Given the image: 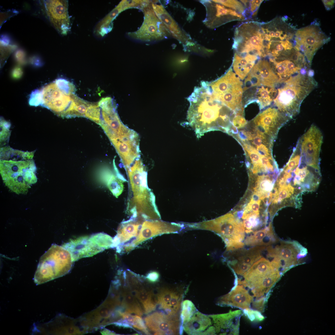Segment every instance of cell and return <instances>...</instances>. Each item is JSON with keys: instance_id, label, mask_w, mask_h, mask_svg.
<instances>
[{"instance_id": "1", "label": "cell", "mask_w": 335, "mask_h": 335, "mask_svg": "<svg viewBox=\"0 0 335 335\" xmlns=\"http://www.w3.org/2000/svg\"><path fill=\"white\" fill-rule=\"evenodd\" d=\"M201 84L194 88L188 98L190 105L187 119L189 125L198 139L215 130L228 133L235 113L231 114L232 110L213 97L207 82Z\"/></svg>"}, {"instance_id": "2", "label": "cell", "mask_w": 335, "mask_h": 335, "mask_svg": "<svg viewBox=\"0 0 335 335\" xmlns=\"http://www.w3.org/2000/svg\"><path fill=\"white\" fill-rule=\"evenodd\" d=\"M127 171L131 192L127 208L131 218L144 221L160 219L155 196L148 186L147 171L140 157Z\"/></svg>"}, {"instance_id": "3", "label": "cell", "mask_w": 335, "mask_h": 335, "mask_svg": "<svg viewBox=\"0 0 335 335\" xmlns=\"http://www.w3.org/2000/svg\"><path fill=\"white\" fill-rule=\"evenodd\" d=\"M74 84L59 78L43 87L31 97V105H40L62 117L74 116L78 97Z\"/></svg>"}, {"instance_id": "4", "label": "cell", "mask_w": 335, "mask_h": 335, "mask_svg": "<svg viewBox=\"0 0 335 335\" xmlns=\"http://www.w3.org/2000/svg\"><path fill=\"white\" fill-rule=\"evenodd\" d=\"M280 85L273 100L274 105L292 118L299 113L302 102L318 84L308 71L293 75Z\"/></svg>"}, {"instance_id": "5", "label": "cell", "mask_w": 335, "mask_h": 335, "mask_svg": "<svg viewBox=\"0 0 335 335\" xmlns=\"http://www.w3.org/2000/svg\"><path fill=\"white\" fill-rule=\"evenodd\" d=\"M2 149L7 156L1 158L7 159L1 160V174L5 183L9 181L8 187L12 184L11 188L14 184L16 186L17 183L24 184L27 187L35 182V167L32 159L33 153L9 148Z\"/></svg>"}, {"instance_id": "6", "label": "cell", "mask_w": 335, "mask_h": 335, "mask_svg": "<svg viewBox=\"0 0 335 335\" xmlns=\"http://www.w3.org/2000/svg\"><path fill=\"white\" fill-rule=\"evenodd\" d=\"M187 228L210 230L220 236L224 241L226 251L243 248L245 231L242 222L233 215L228 213L216 219L185 224Z\"/></svg>"}, {"instance_id": "7", "label": "cell", "mask_w": 335, "mask_h": 335, "mask_svg": "<svg viewBox=\"0 0 335 335\" xmlns=\"http://www.w3.org/2000/svg\"><path fill=\"white\" fill-rule=\"evenodd\" d=\"M69 251L53 244L40 257L34 281L39 284L62 276L70 270L73 262Z\"/></svg>"}, {"instance_id": "8", "label": "cell", "mask_w": 335, "mask_h": 335, "mask_svg": "<svg viewBox=\"0 0 335 335\" xmlns=\"http://www.w3.org/2000/svg\"><path fill=\"white\" fill-rule=\"evenodd\" d=\"M207 84L213 97L236 114H243V82L230 68L223 76Z\"/></svg>"}, {"instance_id": "9", "label": "cell", "mask_w": 335, "mask_h": 335, "mask_svg": "<svg viewBox=\"0 0 335 335\" xmlns=\"http://www.w3.org/2000/svg\"><path fill=\"white\" fill-rule=\"evenodd\" d=\"M113 240L109 235L99 233L71 239L62 246L69 252L74 262L111 248Z\"/></svg>"}, {"instance_id": "10", "label": "cell", "mask_w": 335, "mask_h": 335, "mask_svg": "<svg viewBox=\"0 0 335 335\" xmlns=\"http://www.w3.org/2000/svg\"><path fill=\"white\" fill-rule=\"evenodd\" d=\"M264 38L261 23H244L236 29L233 48L236 52L253 53L264 57Z\"/></svg>"}, {"instance_id": "11", "label": "cell", "mask_w": 335, "mask_h": 335, "mask_svg": "<svg viewBox=\"0 0 335 335\" xmlns=\"http://www.w3.org/2000/svg\"><path fill=\"white\" fill-rule=\"evenodd\" d=\"M281 171L284 180L301 192L315 190L321 180L320 170L307 165L301 159L296 166L290 168L285 166Z\"/></svg>"}, {"instance_id": "12", "label": "cell", "mask_w": 335, "mask_h": 335, "mask_svg": "<svg viewBox=\"0 0 335 335\" xmlns=\"http://www.w3.org/2000/svg\"><path fill=\"white\" fill-rule=\"evenodd\" d=\"M268 255L273 258L271 262L282 274L300 262L299 259L306 253V250L297 242L281 241L273 248H267Z\"/></svg>"}, {"instance_id": "13", "label": "cell", "mask_w": 335, "mask_h": 335, "mask_svg": "<svg viewBox=\"0 0 335 335\" xmlns=\"http://www.w3.org/2000/svg\"><path fill=\"white\" fill-rule=\"evenodd\" d=\"M328 37L317 25H311L296 32L295 48L304 56L310 66L317 51L329 41Z\"/></svg>"}, {"instance_id": "14", "label": "cell", "mask_w": 335, "mask_h": 335, "mask_svg": "<svg viewBox=\"0 0 335 335\" xmlns=\"http://www.w3.org/2000/svg\"><path fill=\"white\" fill-rule=\"evenodd\" d=\"M153 1L141 10L144 14L143 23L137 31L129 32L128 36L134 39L144 42L157 41L166 38L171 35L163 23L156 16L153 9Z\"/></svg>"}, {"instance_id": "15", "label": "cell", "mask_w": 335, "mask_h": 335, "mask_svg": "<svg viewBox=\"0 0 335 335\" xmlns=\"http://www.w3.org/2000/svg\"><path fill=\"white\" fill-rule=\"evenodd\" d=\"M323 135L319 128L312 124L300 137L297 144L299 147L302 160L307 166L320 170L319 155Z\"/></svg>"}, {"instance_id": "16", "label": "cell", "mask_w": 335, "mask_h": 335, "mask_svg": "<svg viewBox=\"0 0 335 335\" xmlns=\"http://www.w3.org/2000/svg\"><path fill=\"white\" fill-rule=\"evenodd\" d=\"M291 119L275 107H270L254 118L250 129L265 134L274 140L279 129Z\"/></svg>"}, {"instance_id": "17", "label": "cell", "mask_w": 335, "mask_h": 335, "mask_svg": "<svg viewBox=\"0 0 335 335\" xmlns=\"http://www.w3.org/2000/svg\"><path fill=\"white\" fill-rule=\"evenodd\" d=\"M185 228L183 224L169 222L159 220L144 221L137 237L129 244L124 245L125 252L132 250L143 242L163 234L178 233Z\"/></svg>"}, {"instance_id": "18", "label": "cell", "mask_w": 335, "mask_h": 335, "mask_svg": "<svg viewBox=\"0 0 335 335\" xmlns=\"http://www.w3.org/2000/svg\"><path fill=\"white\" fill-rule=\"evenodd\" d=\"M279 85V78L269 61L259 60L245 78L243 91L253 87L264 86L276 88Z\"/></svg>"}, {"instance_id": "19", "label": "cell", "mask_w": 335, "mask_h": 335, "mask_svg": "<svg viewBox=\"0 0 335 335\" xmlns=\"http://www.w3.org/2000/svg\"><path fill=\"white\" fill-rule=\"evenodd\" d=\"M43 2L45 11L51 24L60 34L66 35L71 28L68 1L46 0Z\"/></svg>"}, {"instance_id": "20", "label": "cell", "mask_w": 335, "mask_h": 335, "mask_svg": "<svg viewBox=\"0 0 335 335\" xmlns=\"http://www.w3.org/2000/svg\"><path fill=\"white\" fill-rule=\"evenodd\" d=\"M147 328L154 335H176L180 334L181 325L178 315H169L157 311L145 317Z\"/></svg>"}, {"instance_id": "21", "label": "cell", "mask_w": 335, "mask_h": 335, "mask_svg": "<svg viewBox=\"0 0 335 335\" xmlns=\"http://www.w3.org/2000/svg\"><path fill=\"white\" fill-rule=\"evenodd\" d=\"M274 269L275 268L271 262L264 257H261L254 263L243 275V280L237 278L238 284L252 289Z\"/></svg>"}, {"instance_id": "22", "label": "cell", "mask_w": 335, "mask_h": 335, "mask_svg": "<svg viewBox=\"0 0 335 335\" xmlns=\"http://www.w3.org/2000/svg\"><path fill=\"white\" fill-rule=\"evenodd\" d=\"M269 61L279 78L280 85L291 76L300 73L302 69H307L310 67L305 60H275L269 58Z\"/></svg>"}, {"instance_id": "23", "label": "cell", "mask_w": 335, "mask_h": 335, "mask_svg": "<svg viewBox=\"0 0 335 335\" xmlns=\"http://www.w3.org/2000/svg\"><path fill=\"white\" fill-rule=\"evenodd\" d=\"M241 310L232 311L227 313L208 315L212 319L216 333L220 335H238L239 322L234 324V319L240 317Z\"/></svg>"}, {"instance_id": "24", "label": "cell", "mask_w": 335, "mask_h": 335, "mask_svg": "<svg viewBox=\"0 0 335 335\" xmlns=\"http://www.w3.org/2000/svg\"><path fill=\"white\" fill-rule=\"evenodd\" d=\"M144 221L141 219L131 218L123 222L118 229L116 235L113 239L111 248H116L117 250L132 239H135Z\"/></svg>"}, {"instance_id": "25", "label": "cell", "mask_w": 335, "mask_h": 335, "mask_svg": "<svg viewBox=\"0 0 335 335\" xmlns=\"http://www.w3.org/2000/svg\"><path fill=\"white\" fill-rule=\"evenodd\" d=\"M253 297L242 285H237L228 293L220 297L217 302L219 306H233L244 310L249 308Z\"/></svg>"}, {"instance_id": "26", "label": "cell", "mask_w": 335, "mask_h": 335, "mask_svg": "<svg viewBox=\"0 0 335 335\" xmlns=\"http://www.w3.org/2000/svg\"><path fill=\"white\" fill-rule=\"evenodd\" d=\"M135 275L134 277L132 276L129 279L128 284L133 294L142 304L145 313L148 314L155 310L157 305L156 297L152 292L143 287L136 279Z\"/></svg>"}, {"instance_id": "27", "label": "cell", "mask_w": 335, "mask_h": 335, "mask_svg": "<svg viewBox=\"0 0 335 335\" xmlns=\"http://www.w3.org/2000/svg\"><path fill=\"white\" fill-rule=\"evenodd\" d=\"M156 2L153 1L152 5L158 18L166 27L171 35L181 43L186 42L187 38L185 34L163 7L156 4Z\"/></svg>"}, {"instance_id": "28", "label": "cell", "mask_w": 335, "mask_h": 335, "mask_svg": "<svg viewBox=\"0 0 335 335\" xmlns=\"http://www.w3.org/2000/svg\"><path fill=\"white\" fill-rule=\"evenodd\" d=\"M260 57L254 54L235 52L232 65L234 72L241 80H243Z\"/></svg>"}, {"instance_id": "29", "label": "cell", "mask_w": 335, "mask_h": 335, "mask_svg": "<svg viewBox=\"0 0 335 335\" xmlns=\"http://www.w3.org/2000/svg\"><path fill=\"white\" fill-rule=\"evenodd\" d=\"M278 239L274 233L272 224L266 228L253 231L247 236L244 243L250 246H268L276 243Z\"/></svg>"}, {"instance_id": "30", "label": "cell", "mask_w": 335, "mask_h": 335, "mask_svg": "<svg viewBox=\"0 0 335 335\" xmlns=\"http://www.w3.org/2000/svg\"><path fill=\"white\" fill-rule=\"evenodd\" d=\"M211 324V320L208 315L197 310L189 321L183 325L182 329L189 335H202Z\"/></svg>"}, {"instance_id": "31", "label": "cell", "mask_w": 335, "mask_h": 335, "mask_svg": "<svg viewBox=\"0 0 335 335\" xmlns=\"http://www.w3.org/2000/svg\"><path fill=\"white\" fill-rule=\"evenodd\" d=\"M122 1L96 25L93 34L96 38H101L110 32L113 28L112 22L116 16L124 11Z\"/></svg>"}, {"instance_id": "32", "label": "cell", "mask_w": 335, "mask_h": 335, "mask_svg": "<svg viewBox=\"0 0 335 335\" xmlns=\"http://www.w3.org/2000/svg\"><path fill=\"white\" fill-rule=\"evenodd\" d=\"M255 87L256 90L254 93V96L250 97L247 103L256 101L259 104L260 109L270 106L276 95L277 90L276 88L264 86Z\"/></svg>"}, {"instance_id": "33", "label": "cell", "mask_w": 335, "mask_h": 335, "mask_svg": "<svg viewBox=\"0 0 335 335\" xmlns=\"http://www.w3.org/2000/svg\"><path fill=\"white\" fill-rule=\"evenodd\" d=\"M265 248V246H255L248 249H239L233 251L232 260L251 266L261 257V252Z\"/></svg>"}, {"instance_id": "34", "label": "cell", "mask_w": 335, "mask_h": 335, "mask_svg": "<svg viewBox=\"0 0 335 335\" xmlns=\"http://www.w3.org/2000/svg\"><path fill=\"white\" fill-rule=\"evenodd\" d=\"M281 274L276 269L270 272L256 287L251 289L253 296L259 298L267 293L280 279Z\"/></svg>"}, {"instance_id": "35", "label": "cell", "mask_w": 335, "mask_h": 335, "mask_svg": "<svg viewBox=\"0 0 335 335\" xmlns=\"http://www.w3.org/2000/svg\"><path fill=\"white\" fill-rule=\"evenodd\" d=\"M124 289L122 303L124 313L134 314L141 316L143 314V310L136 298L129 287Z\"/></svg>"}, {"instance_id": "36", "label": "cell", "mask_w": 335, "mask_h": 335, "mask_svg": "<svg viewBox=\"0 0 335 335\" xmlns=\"http://www.w3.org/2000/svg\"><path fill=\"white\" fill-rule=\"evenodd\" d=\"M180 289L175 290L168 288H161L156 296L157 305L161 311L169 315H172L171 303L172 298Z\"/></svg>"}, {"instance_id": "37", "label": "cell", "mask_w": 335, "mask_h": 335, "mask_svg": "<svg viewBox=\"0 0 335 335\" xmlns=\"http://www.w3.org/2000/svg\"><path fill=\"white\" fill-rule=\"evenodd\" d=\"M273 187L271 175L259 176L257 179L254 193L259 196L261 199L264 200L269 198Z\"/></svg>"}, {"instance_id": "38", "label": "cell", "mask_w": 335, "mask_h": 335, "mask_svg": "<svg viewBox=\"0 0 335 335\" xmlns=\"http://www.w3.org/2000/svg\"><path fill=\"white\" fill-rule=\"evenodd\" d=\"M239 142L242 144L246 153L248 156L253 165L252 169L253 173H256L261 172H266L262 164L261 156L256 148L247 142Z\"/></svg>"}, {"instance_id": "39", "label": "cell", "mask_w": 335, "mask_h": 335, "mask_svg": "<svg viewBox=\"0 0 335 335\" xmlns=\"http://www.w3.org/2000/svg\"><path fill=\"white\" fill-rule=\"evenodd\" d=\"M197 310L193 303L190 301L186 300L181 304V311L180 316L181 325L180 334H182L183 331L182 326L191 319Z\"/></svg>"}, {"instance_id": "40", "label": "cell", "mask_w": 335, "mask_h": 335, "mask_svg": "<svg viewBox=\"0 0 335 335\" xmlns=\"http://www.w3.org/2000/svg\"><path fill=\"white\" fill-rule=\"evenodd\" d=\"M121 315L123 319L119 321L127 323L145 334H150L145 322L141 316L127 313H123Z\"/></svg>"}, {"instance_id": "41", "label": "cell", "mask_w": 335, "mask_h": 335, "mask_svg": "<svg viewBox=\"0 0 335 335\" xmlns=\"http://www.w3.org/2000/svg\"><path fill=\"white\" fill-rule=\"evenodd\" d=\"M85 117L99 124L101 118V109L97 103H89Z\"/></svg>"}, {"instance_id": "42", "label": "cell", "mask_w": 335, "mask_h": 335, "mask_svg": "<svg viewBox=\"0 0 335 335\" xmlns=\"http://www.w3.org/2000/svg\"><path fill=\"white\" fill-rule=\"evenodd\" d=\"M229 266L235 274L243 275L250 268L251 266L234 260L228 261Z\"/></svg>"}, {"instance_id": "43", "label": "cell", "mask_w": 335, "mask_h": 335, "mask_svg": "<svg viewBox=\"0 0 335 335\" xmlns=\"http://www.w3.org/2000/svg\"><path fill=\"white\" fill-rule=\"evenodd\" d=\"M212 2L224 6L229 7L243 14L244 13V7L239 2L236 0H212Z\"/></svg>"}, {"instance_id": "44", "label": "cell", "mask_w": 335, "mask_h": 335, "mask_svg": "<svg viewBox=\"0 0 335 335\" xmlns=\"http://www.w3.org/2000/svg\"><path fill=\"white\" fill-rule=\"evenodd\" d=\"M243 313L251 321H261L264 319V316L261 315L260 312L257 310L248 308L244 309Z\"/></svg>"}, {"instance_id": "45", "label": "cell", "mask_w": 335, "mask_h": 335, "mask_svg": "<svg viewBox=\"0 0 335 335\" xmlns=\"http://www.w3.org/2000/svg\"><path fill=\"white\" fill-rule=\"evenodd\" d=\"M247 124L246 120L242 115H235L232 121V125L237 129L243 128Z\"/></svg>"}, {"instance_id": "46", "label": "cell", "mask_w": 335, "mask_h": 335, "mask_svg": "<svg viewBox=\"0 0 335 335\" xmlns=\"http://www.w3.org/2000/svg\"><path fill=\"white\" fill-rule=\"evenodd\" d=\"M266 300V297L263 296L257 298L255 300L252 301L253 308L260 312H263L264 309L265 304Z\"/></svg>"}, {"instance_id": "47", "label": "cell", "mask_w": 335, "mask_h": 335, "mask_svg": "<svg viewBox=\"0 0 335 335\" xmlns=\"http://www.w3.org/2000/svg\"><path fill=\"white\" fill-rule=\"evenodd\" d=\"M0 46H7L11 45L14 44L11 37L8 34H2L0 36Z\"/></svg>"}, {"instance_id": "48", "label": "cell", "mask_w": 335, "mask_h": 335, "mask_svg": "<svg viewBox=\"0 0 335 335\" xmlns=\"http://www.w3.org/2000/svg\"><path fill=\"white\" fill-rule=\"evenodd\" d=\"M159 277V275L158 272L152 271L148 273L145 278L149 282L152 283H154L158 281Z\"/></svg>"}, {"instance_id": "49", "label": "cell", "mask_w": 335, "mask_h": 335, "mask_svg": "<svg viewBox=\"0 0 335 335\" xmlns=\"http://www.w3.org/2000/svg\"><path fill=\"white\" fill-rule=\"evenodd\" d=\"M263 0H252L249 1L250 9L251 12L256 13V10L258 8L260 4Z\"/></svg>"}, {"instance_id": "50", "label": "cell", "mask_w": 335, "mask_h": 335, "mask_svg": "<svg viewBox=\"0 0 335 335\" xmlns=\"http://www.w3.org/2000/svg\"><path fill=\"white\" fill-rule=\"evenodd\" d=\"M25 52L22 48H18L16 50L15 52L16 58L18 60H22L25 56Z\"/></svg>"}, {"instance_id": "51", "label": "cell", "mask_w": 335, "mask_h": 335, "mask_svg": "<svg viewBox=\"0 0 335 335\" xmlns=\"http://www.w3.org/2000/svg\"><path fill=\"white\" fill-rule=\"evenodd\" d=\"M216 333L214 326H209L202 334V335H216Z\"/></svg>"}, {"instance_id": "52", "label": "cell", "mask_w": 335, "mask_h": 335, "mask_svg": "<svg viewBox=\"0 0 335 335\" xmlns=\"http://www.w3.org/2000/svg\"><path fill=\"white\" fill-rule=\"evenodd\" d=\"M327 9H331L332 7L333 6L334 2V1L331 0H324L322 1Z\"/></svg>"}]
</instances>
